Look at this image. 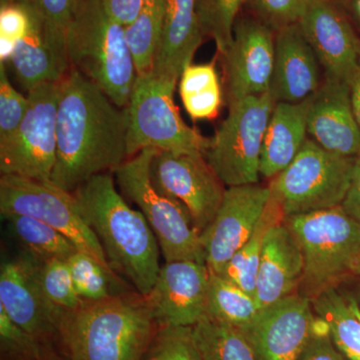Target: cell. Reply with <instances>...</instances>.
<instances>
[{
	"label": "cell",
	"instance_id": "obj_1",
	"mask_svg": "<svg viewBox=\"0 0 360 360\" xmlns=\"http://www.w3.org/2000/svg\"><path fill=\"white\" fill-rule=\"evenodd\" d=\"M129 110L70 70L60 82L56 120V161L51 182L72 193L96 175L115 172L127 153Z\"/></svg>",
	"mask_w": 360,
	"mask_h": 360
},
{
	"label": "cell",
	"instance_id": "obj_2",
	"mask_svg": "<svg viewBox=\"0 0 360 360\" xmlns=\"http://www.w3.org/2000/svg\"><path fill=\"white\" fill-rule=\"evenodd\" d=\"M72 195L110 269L129 281L139 295H148L161 267L160 245L144 215L116 189L112 172L91 177Z\"/></svg>",
	"mask_w": 360,
	"mask_h": 360
},
{
	"label": "cell",
	"instance_id": "obj_3",
	"mask_svg": "<svg viewBox=\"0 0 360 360\" xmlns=\"http://www.w3.org/2000/svg\"><path fill=\"white\" fill-rule=\"evenodd\" d=\"M160 328L146 297L124 292L63 311L58 338L70 360H142Z\"/></svg>",
	"mask_w": 360,
	"mask_h": 360
},
{
	"label": "cell",
	"instance_id": "obj_4",
	"mask_svg": "<svg viewBox=\"0 0 360 360\" xmlns=\"http://www.w3.org/2000/svg\"><path fill=\"white\" fill-rule=\"evenodd\" d=\"M71 70L96 84L118 108H127L137 78L125 27L104 11L101 0H86L65 34Z\"/></svg>",
	"mask_w": 360,
	"mask_h": 360
},
{
	"label": "cell",
	"instance_id": "obj_5",
	"mask_svg": "<svg viewBox=\"0 0 360 360\" xmlns=\"http://www.w3.org/2000/svg\"><path fill=\"white\" fill-rule=\"evenodd\" d=\"M302 248L304 272L298 295L314 298L338 285L360 257V224L342 206L284 217Z\"/></svg>",
	"mask_w": 360,
	"mask_h": 360
},
{
	"label": "cell",
	"instance_id": "obj_6",
	"mask_svg": "<svg viewBox=\"0 0 360 360\" xmlns=\"http://www.w3.org/2000/svg\"><path fill=\"white\" fill-rule=\"evenodd\" d=\"M158 149L146 148L113 172L120 193L144 215L165 262L191 260L205 264L200 234L181 203L156 191L149 168Z\"/></svg>",
	"mask_w": 360,
	"mask_h": 360
},
{
	"label": "cell",
	"instance_id": "obj_7",
	"mask_svg": "<svg viewBox=\"0 0 360 360\" xmlns=\"http://www.w3.org/2000/svg\"><path fill=\"white\" fill-rule=\"evenodd\" d=\"M176 84L151 72L137 75L127 105L129 158L146 148L174 155H205L210 139L182 120L174 101Z\"/></svg>",
	"mask_w": 360,
	"mask_h": 360
},
{
	"label": "cell",
	"instance_id": "obj_8",
	"mask_svg": "<svg viewBox=\"0 0 360 360\" xmlns=\"http://www.w3.org/2000/svg\"><path fill=\"white\" fill-rule=\"evenodd\" d=\"M355 160L329 153L309 137L295 160L270 180L271 198L284 217L340 206L352 184Z\"/></svg>",
	"mask_w": 360,
	"mask_h": 360
},
{
	"label": "cell",
	"instance_id": "obj_9",
	"mask_svg": "<svg viewBox=\"0 0 360 360\" xmlns=\"http://www.w3.org/2000/svg\"><path fill=\"white\" fill-rule=\"evenodd\" d=\"M276 103L267 92L229 105L205 155L225 186L259 184L262 144Z\"/></svg>",
	"mask_w": 360,
	"mask_h": 360
},
{
	"label": "cell",
	"instance_id": "obj_10",
	"mask_svg": "<svg viewBox=\"0 0 360 360\" xmlns=\"http://www.w3.org/2000/svg\"><path fill=\"white\" fill-rule=\"evenodd\" d=\"M60 82L45 84L28 92L30 106L9 139L0 141L1 175L51 182L56 161V120Z\"/></svg>",
	"mask_w": 360,
	"mask_h": 360
},
{
	"label": "cell",
	"instance_id": "obj_11",
	"mask_svg": "<svg viewBox=\"0 0 360 360\" xmlns=\"http://www.w3.org/2000/svg\"><path fill=\"white\" fill-rule=\"evenodd\" d=\"M0 213L2 217L25 215L51 225L70 239L78 250L89 253L106 269L112 270L96 234L78 212L72 193H66L51 182L1 175Z\"/></svg>",
	"mask_w": 360,
	"mask_h": 360
},
{
	"label": "cell",
	"instance_id": "obj_12",
	"mask_svg": "<svg viewBox=\"0 0 360 360\" xmlns=\"http://www.w3.org/2000/svg\"><path fill=\"white\" fill-rule=\"evenodd\" d=\"M149 174L156 191L181 203L202 233L214 219L227 189L205 156L158 150Z\"/></svg>",
	"mask_w": 360,
	"mask_h": 360
},
{
	"label": "cell",
	"instance_id": "obj_13",
	"mask_svg": "<svg viewBox=\"0 0 360 360\" xmlns=\"http://www.w3.org/2000/svg\"><path fill=\"white\" fill-rule=\"evenodd\" d=\"M274 40L276 32L255 16L236 21L231 47L221 56L227 105L269 92Z\"/></svg>",
	"mask_w": 360,
	"mask_h": 360
},
{
	"label": "cell",
	"instance_id": "obj_14",
	"mask_svg": "<svg viewBox=\"0 0 360 360\" xmlns=\"http://www.w3.org/2000/svg\"><path fill=\"white\" fill-rule=\"evenodd\" d=\"M270 186L260 184L227 187L212 224L200 234L205 264L220 274L251 238L269 205Z\"/></svg>",
	"mask_w": 360,
	"mask_h": 360
},
{
	"label": "cell",
	"instance_id": "obj_15",
	"mask_svg": "<svg viewBox=\"0 0 360 360\" xmlns=\"http://www.w3.org/2000/svg\"><path fill=\"white\" fill-rule=\"evenodd\" d=\"M210 270L191 260L165 262L144 296L160 328H193L206 315Z\"/></svg>",
	"mask_w": 360,
	"mask_h": 360
},
{
	"label": "cell",
	"instance_id": "obj_16",
	"mask_svg": "<svg viewBox=\"0 0 360 360\" xmlns=\"http://www.w3.org/2000/svg\"><path fill=\"white\" fill-rule=\"evenodd\" d=\"M316 319L309 298L295 293L260 310L243 333L255 360H297Z\"/></svg>",
	"mask_w": 360,
	"mask_h": 360
},
{
	"label": "cell",
	"instance_id": "obj_17",
	"mask_svg": "<svg viewBox=\"0 0 360 360\" xmlns=\"http://www.w3.org/2000/svg\"><path fill=\"white\" fill-rule=\"evenodd\" d=\"M323 77L352 82L360 60V39L335 0H314L300 22Z\"/></svg>",
	"mask_w": 360,
	"mask_h": 360
},
{
	"label": "cell",
	"instance_id": "obj_18",
	"mask_svg": "<svg viewBox=\"0 0 360 360\" xmlns=\"http://www.w3.org/2000/svg\"><path fill=\"white\" fill-rule=\"evenodd\" d=\"M0 309L18 326L44 342L58 336V309L44 295L25 253L0 269Z\"/></svg>",
	"mask_w": 360,
	"mask_h": 360
},
{
	"label": "cell",
	"instance_id": "obj_19",
	"mask_svg": "<svg viewBox=\"0 0 360 360\" xmlns=\"http://www.w3.org/2000/svg\"><path fill=\"white\" fill-rule=\"evenodd\" d=\"M307 134L322 148L347 158L360 155V129L347 82L324 77L309 97Z\"/></svg>",
	"mask_w": 360,
	"mask_h": 360
},
{
	"label": "cell",
	"instance_id": "obj_20",
	"mask_svg": "<svg viewBox=\"0 0 360 360\" xmlns=\"http://www.w3.org/2000/svg\"><path fill=\"white\" fill-rule=\"evenodd\" d=\"M321 65L300 23L276 32L269 94L276 103H300L322 84Z\"/></svg>",
	"mask_w": 360,
	"mask_h": 360
},
{
	"label": "cell",
	"instance_id": "obj_21",
	"mask_svg": "<svg viewBox=\"0 0 360 360\" xmlns=\"http://www.w3.org/2000/svg\"><path fill=\"white\" fill-rule=\"evenodd\" d=\"M304 272L302 248L283 220L265 233L255 298L260 309L297 293Z\"/></svg>",
	"mask_w": 360,
	"mask_h": 360
},
{
	"label": "cell",
	"instance_id": "obj_22",
	"mask_svg": "<svg viewBox=\"0 0 360 360\" xmlns=\"http://www.w3.org/2000/svg\"><path fill=\"white\" fill-rule=\"evenodd\" d=\"M9 63L27 92L39 85L63 82L71 70L65 39L49 32L34 7L30 32L16 45Z\"/></svg>",
	"mask_w": 360,
	"mask_h": 360
},
{
	"label": "cell",
	"instance_id": "obj_23",
	"mask_svg": "<svg viewBox=\"0 0 360 360\" xmlns=\"http://www.w3.org/2000/svg\"><path fill=\"white\" fill-rule=\"evenodd\" d=\"M203 39L196 0H165L162 33L150 72L162 79L179 82Z\"/></svg>",
	"mask_w": 360,
	"mask_h": 360
},
{
	"label": "cell",
	"instance_id": "obj_24",
	"mask_svg": "<svg viewBox=\"0 0 360 360\" xmlns=\"http://www.w3.org/2000/svg\"><path fill=\"white\" fill-rule=\"evenodd\" d=\"M309 97L300 103H276L260 158V177L274 179L295 160L307 137Z\"/></svg>",
	"mask_w": 360,
	"mask_h": 360
},
{
	"label": "cell",
	"instance_id": "obj_25",
	"mask_svg": "<svg viewBox=\"0 0 360 360\" xmlns=\"http://www.w3.org/2000/svg\"><path fill=\"white\" fill-rule=\"evenodd\" d=\"M317 317L326 322L335 347L348 360H360V303L338 285L310 300Z\"/></svg>",
	"mask_w": 360,
	"mask_h": 360
},
{
	"label": "cell",
	"instance_id": "obj_26",
	"mask_svg": "<svg viewBox=\"0 0 360 360\" xmlns=\"http://www.w3.org/2000/svg\"><path fill=\"white\" fill-rule=\"evenodd\" d=\"M179 94L193 120L217 118L224 96L215 61L187 65L179 77Z\"/></svg>",
	"mask_w": 360,
	"mask_h": 360
},
{
	"label": "cell",
	"instance_id": "obj_27",
	"mask_svg": "<svg viewBox=\"0 0 360 360\" xmlns=\"http://www.w3.org/2000/svg\"><path fill=\"white\" fill-rule=\"evenodd\" d=\"M283 219L284 215L281 206L270 196L266 210L251 238L231 258L221 272L217 274L255 297L265 233L270 226L283 221Z\"/></svg>",
	"mask_w": 360,
	"mask_h": 360
},
{
	"label": "cell",
	"instance_id": "obj_28",
	"mask_svg": "<svg viewBox=\"0 0 360 360\" xmlns=\"http://www.w3.org/2000/svg\"><path fill=\"white\" fill-rule=\"evenodd\" d=\"M260 310L252 295L210 271L206 309L208 317L245 331L255 321Z\"/></svg>",
	"mask_w": 360,
	"mask_h": 360
},
{
	"label": "cell",
	"instance_id": "obj_29",
	"mask_svg": "<svg viewBox=\"0 0 360 360\" xmlns=\"http://www.w3.org/2000/svg\"><path fill=\"white\" fill-rule=\"evenodd\" d=\"M2 219L25 253L35 259L68 260L79 250L65 234L39 219L25 215H7Z\"/></svg>",
	"mask_w": 360,
	"mask_h": 360
},
{
	"label": "cell",
	"instance_id": "obj_30",
	"mask_svg": "<svg viewBox=\"0 0 360 360\" xmlns=\"http://www.w3.org/2000/svg\"><path fill=\"white\" fill-rule=\"evenodd\" d=\"M202 360H255L245 333L205 315L191 328Z\"/></svg>",
	"mask_w": 360,
	"mask_h": 360
},
{
	"label": "cell",
	"instance_id": "obj_31",
	"mask_svg": "<svg viewBox=\"0 0 360 360\" xmlns=\"http://www.w3.org/2000/svg\"><path fill=\"white\" fill-rule=\"evenodd\" d=\"M165 8V0H146L136 20L125 27L137 75L153 70L162 33Z\"/></svg>",
	"mask_w": 360,
	"mask_h": 360
},
{
	"label": "cell",
	"instance_id": "obj_32",
	"mask_svg": "<svg viewBox=\"0 0 360 360\" xmlns=\"http://www.w3.org/2000/svg\"><path fill=\"white\" fill-rule=\"evenodd\" d=\"M66 262L70 266L75 290L84 302H103L122 295L115 291L117 283L115 272L106 269L89 253L77 250Z\"/></svg>",
	"mask_w": 360,
	"mask_h": 360
},
{
	"label": "cell",
	"instance_id": "obj_33",
	"mask_svg": "<svg viewBox=\"0 0 360 360\" xmlns=\"http://www.w3.org/2000/svg\"><path fill=\"white\" fill-rule=\"evenodd\" d=\"M25 253V252H23ZM26 257L32 264L33 274L45 297L58 309L73 310L84 304L75 290L68 262L59 258L39 260L30 255Z\"/></svg>",
	"mask_w": 360,
	"mask_h": 360
},
{
	"label": "cell",
	"instance_id": "obj_34",
	"mask_svg": "<svg viewBox=\"0 0 360 360\" xmlns=\"http://www.w3.org/2000/svg\"><path fill=\"white\" fill-rule=\"evenodd\" d=\"M248 0H196L203 37L212 39L224 56L232 44L238 14Z\"/></svg>",
	"mask_w": 360,
	"mask_h": 360
},
{
	"label": "cell",
	"instance_id": "obj_35",
	"mask_svg": "<svg viewBox=\"0 0 360 360\" xmlns=\"http://www.w3.org/2000/svg\"><path fill=\"white\" fill-rule=\"evenodd\" d=\"M32 15L30 0L0 2V63H9L16 45L30 32Z\"/></svg>",
	"mask_w": 360,
	"mask_h": 360
},
{
	"label": "cell",
	"instance_id": "obj_36",
	"mask_svg": "<svg viewBox=\"0 0 360 360\" xmlns=\"http://www.w3.org/2000/svg\"><path fill=\"white\" fill-rule=\"evenodd\" d=\"M142 360H202L191 328H160Z\"/></svg>",
	"mask_w": 360,
	"mask_h": 360
},
{
	"label": "cell",
	"instance_id": "obj_37",
	"mask_svg": "<svg viewBox=\"0 0 360 360\" xmlns=\"http://www.w3.org/2000/svg\"><path fill=\"white\" fill-rule=\"evenodd\" d=\"M42 343L11 321L0 309L1 360H45Z\"/></svg>",
	"mask_w": 360,
	"mask_h": 360
},
{
	"label": "cell",
	"instance_id": "obj_38",
	"mask_svg": "<svg viewBox=\"0 0 360 360\" xmlns=\"http://www.w3.org/2000/svg\"><path fill=\"white\" fill-rule=\"evenodd\" d=\"M314 0H248L253 16L274 32L297 25Z\"/></svg>",
	"mask_w": 360,
	"mask_h": 360
},
{
	"label": "cell",
	"instance_id": "obj_39",
	"mask_svg": "<svg viewBox=\"0 0 360 360\" xmlns=\"http://www.w3.org/2000/svg\"><path fill=\"white\" fill-rule=\"evenodd\" d=\"M28 106V96L14 89L7 75L6 63H0V141L9 139L18 130Z\"/></svg>",
	"mask_w": 360,
	"mask_h": 360
},
{
	"label": "cell",
	"instance_id": "obj_40",
	"mask_svg": "<svg viewBox=\"0 0 360 360\" xmlns=\"http://www.w3.org/2000/svg\"><path fill=\"white\" fill-rule=\"evenodd\" d=\"M86 0H30L49 32L65 39L71 21Z\"/></svg>",
	"mask_w": 360,
	"mask_h": 360
},
{
	"label": "cell",
	"instance_id": "obj_41",
	"mask_svg": "<svg viewBox=\"0 0 360 360\" xmlns=\"http://www.w3.org/2000/svg\"><path fill=\"white\" fill-rule=\"evenodd\" d=\"M317 317V316H316ZM297 360H348L335 347L326 322L317 317L314 333Z\"/></svg>",
	"mask_w": 360,
	"mask_h": 360
},
{
	"label": "cell",
	"instance_id": "obj_42",
	"mask_svg": "<svg viewBox=\"0 0 360 360\" xmlns=\"http://www.w3.org/2000/svg\"><path fill=\"white\" fill-rule=\"evenodd\" d=\"M104 11L124 27L131 25L141 13L146 0H101Z\"/></svg>",
	"mask_w": 360,
	"mask_h": 360
},
{
	"label": "cell",
	"instance_id": "obj_43",
	"mask_svg": "<svg viewBox=\"0 0 360 360\" xmlns=\"http://www.w3.org/2000/svg\"><path fill=\"white\" fill-rule=\"evenodd\" d=\"M341 206L352 219L360 224V155L355 160L352 184Z\"/></svg>",
	"mask_w": 360,
	"mask_h": 360
},
{
	"label": "cell",
	"instance_id": "obj_44",
	"mask_svg": "<svg viewBox=\"0 0 360 360\" xmlns=\"http://www.w3.org/2000/svg\"><path fill=\"white\" fill-rule=\"evenodd\" d=\"M349 87L352 108H354L355 118H356L360 129V60L359 68H357L356 71H355Z\"/></svg>",
	"mask_w": 360,
	"mask_h": 360
},
{
	"label": "cell",
	"instance_id": "obj_45",
	"mask_svg": "<svg viewBox=\"0 0 360 360\" xmlns=\"http://www.w3.org/2000/svg\"><path fill=\"white\" fill-rule=\"evenodd\" d=\"M343 9L348 18H352L356 25H360V0H335Z\"/></svg>",
	"mask_w": 360,
	"mask_h": 360
},
{
	"label": "cell",
	"instance_id": "obj_46",
	"mask_svg": "<svg viewBox=\"0 0 360 360\" xmlns=\"http://www.w3.org/2000/svg\"><path fill=\"white\" fill-rule=\"evenodd\" d=\"M352 274L360 277V257H359V259L356 260V262H355Z\"/></svg>",
	"mask_w": 360,
	"mask_h": 360
},
{
	"label": "cell",
	"instance_id": "obj_47",
	"mask_svg": "<svg viewBox=\"0 0 360 360\" xmlns=\"http://www.w3.org/2000/svg\"><path fill=\"white\" fill-rule=\"evenodd\" d=\"M357 300H359L360 303V292L359 293V296H356Z\"/></svg>",
	"mask_w": 360,
	"mask_h": 360
},
{
	"label": "cell",
	"instance_id": "obj_48",
	"mask_svg": "<svg viewBox=\"0 0 360 360\" xmlns=\"http://www.w3.org/2000/svg\"><path fill=\"white\" fill-rule=\"evenodd\" d=\"M7 1V0H0V2Z\"/></svg>",
	"mask_w": 360,
	"mask_h": 360
}]
</instances>
